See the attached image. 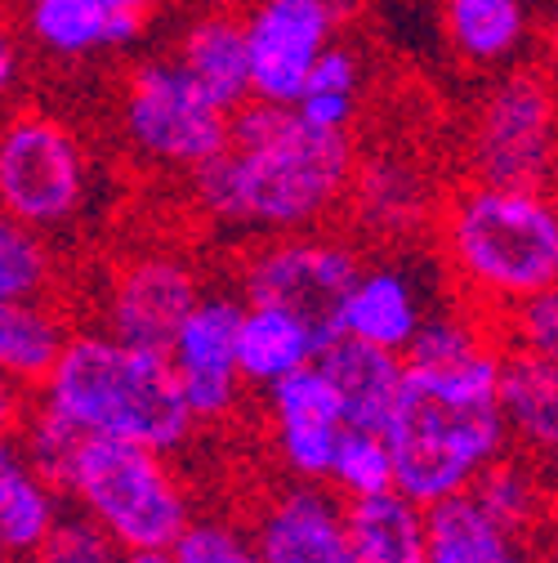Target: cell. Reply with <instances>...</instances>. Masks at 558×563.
I'll use <instances>...</instances> for the list:
<instances>
[{"label": "cell", "instance_id": "obj_1", "mask_svg": "<svg viewBox=\"0 0 558 563\" xmlns=\"http://www.w3.org/2000/svg\"><path fill=\"white\" fill-rule=\"evenodd\" d=\"M354 162V134L313 130L295 108L250 99L228 112V148L188 175L192 206L233 233H309L344 206Z\"/></svg>", "mask_w": 558, "mask_h": 563}, {"label": "cell", "instance_id": "obj_2", "mask_svg": "<svg viewBox=\"0 0 558 563\" xmlns=\"http://www.w3.org/2000/svg\"><path fill=\"white\" fill-rule=\"evenodd\" d=\"M501 354L505 349H487L460 367H402L380 439L393 461V492L415 510L465 497L473 478L510 452L496 407Z\"/></svg>", "mask_w": 558, "mask_h": 563}, {"label": "cell", "instance_id": "obj_3", "mask_svg": "<svg viewBox=\"0 0 558 563\" xmlns=\"http://www.w3.org/2000/svg\"><path fill=\"white\" fill-rule=\"evenodd\" d=\"M81 439H116L161 456L192 443L197 426L166 354L130 349L99 327H72L45 380L27 394Z\"/></svg>", "mask_w": 558, "mask_h": 563}, {"label": "cell", "instance_id": "obj_4", "mask_svg": "<svg viewBox=\"0 0 558 563\" xmlns=\"http://www.w3.org/2000/svg\"><path fill=\"white\" fill-rule=\"evenodd\" d=\"M434 216L443 264L465 296V309L482 322L554 291L558 210L549 188H501L469 179Z\"/></svg>", "mask_w": 558, "mask_h": 563}, {"label": "cell", "instance_id": "obj_5", "mask_svg": "<svg viewBox=\"0 0 558 563\" xmlns=\"http://www.w3.org/2000/svg\"><path fill=\"white\" fill-rule=\"evenodd\" d=\"M58 492L116 550H170L197 515L170 456L116 439H81Z\"/></svg>", "mask_w": 558, "mask_h": 563}, {"label": "cell", "instance_id": "obj_6", "mask_svg": "<svg viewBox=\"0 0 558 563\" xmlns=\"http://www.w3.org/2000/svg\"><path fill=\"white\" fill-rule=\"evenodd\" d=\"M94 201V162L81 134L45 108L0 117V216L54 238L86 220Z\"/></svg>", "mask_w": 558, "mask_h": 563}, {"label": "cell", "instance_id": "obj_7", "mask_svg": "<svg viewBox=\"0 0 558 563\" xmlns=\"http://www.w3.org/2000/svg\"><path fill=\"white\" fill-rule=\"evenodd\" d=\"M121 130L144 162L188 175L228 148V112L205 99L175 58L130 67L121 86Z\"/></svg>", "mask_w": 558, "mask_h": 563}, {"label": "cell", "instance_id": "obj_8", "mask_svg": "<svg viewBox=\"0 0 558 563\" xmlns=\"http://www.w3.org/2000/svg\"><path fill=\"white\" fill-rule=\"evenodd\" d=\"M362 268V251L335 233H287L264 238L246 260L237 277V296L246 305H272L291 318H300L322 344L335 335L339 300L348 282Z\"/></svg>", "mask_w": 558, "mask_h": 563}, {"label": "cell", "instance_id": "obj_9", "mask_svg": "<svg viewBox=\"0 0 558 563\" xmlns=\"http://www.w3.org/2000/svg\"><path fill=\"white\" fill-rule=\"evenodd\" d=\"M469 175L501 188H549L554 179V86L536 67L505 73L478 103Z\"/></svg>", "mask_w": 558, "mask_h": 563}, {"label": "cell", "instance_id": "obj_10", "mask_svg": "<svg viewBox=\"0 0 558 563\" xmlns=\"http://www.w3.org/2000/svg\"><path fill=\"white\" fill-rule=\"evenodd\" d=\"M354 14V0H250L242 10V41L250 67V99L291 108L309 67Z\"/></svg>", "mask_w": 558, "mask_h": 563}, {"label": "cell", "instance_id": "obj_11", "mask_svg": "<svg viewBox=\"0 0 558 563\" xmlns=\"http://www.w3.org/2000/svg\"><path fill=\"white\" fill-rule=\"evenodd\" d=\"M237 318L242 296L237 291H201L197 305L183 313L166 358L179 380V398L192 416V426H220L242 407V380H237Z\"/></svg>", "mask_w": 558, "mask_h": 563}, {"label": "cell", "instance_id": "obj_12", "mask_svg": "<svg viewBox=\"0 0 558 563\" xmlns=\"http://www.w3.org/2000/svg\"><path fill=\"white\" fill-rule=\"evenodd\" d=\"M201 296V273L170 251H144L130 255L112 277H108V296H103V322L112 340L130 349H153L166 354L183 313Z\"/></svg>", "mask_w": 558, "mask_h": 563}, {"label": "cell", "instance_id": "obj_13", "mask_svg": "<svg viewBox=\"0 0 558 563\" xmlns=\"http://www.w3.org/2000/svg\"><path fill=\"white\" fill-rule=\"evenodd\" d=\"M425 268L406 255H384V260H362L358 277L348 282V291L339 300L335 335L362 340L384 354H398L411 344V335L421 331V322L434 313L425 296Z\"/></svg>", "mask_w": 558, "mask_h": 563}, {"label": "cell", "instance_id": "obj_14", "mask_svg": "<svg viewBox=\"0 0 558 563\" xmlns=\"http://www.w3.org/2000/svg\"><path fill=\"white\" fill-rule=\"evenodd\" d=\"M259 563H344V501L326 483H277L246 528Z\"/></svg>", "mask_w": 558, "mask_h": 563}, {"label": "cell", "instance_id": "obj_15", "mask_svg": "<svg viewBox=\"0 0 558 563\" xmlns=\"http://www.w3.org/2000/svg\"><path fill=\"white\" fill-rule=\"evenodd\" d=\"M322 376L335 389L339 402V426L344 430H384V420L393 411L398 385H402V358L384 354V349H371L362 340H348V335H331L317 358Z\"/></svg>", "mask_w": 558, "mask_h": 563}, {"label": "cell", "instance_id": "obj_16", "mask_svg": "<svg viewBox=\"0 0 558 563\" xmlns=\"http://www.w3.org/2000/svg\"><path fill=\"white\" fill-rule=\"evenodd\" d=\"M348 206H354L358 224H367L380 238H406L434 220V188L425 170L406 162L402 153H380L367 162H354V179H348Z\"/></svg>", "mask_w": 558, "mask_h": 563}, {"label": "cell", "instance_id": "obj_17", "mask_svg": "<svg viewBox=\"0 0 558 563\" xmlns=\"http://www.w3.org/2000/svg\"><path fill=\"white\" fill-rule=\"evenodd\" d=\"M496 407L505 420L510 448L549 465V456L558 448V372H554V358L505 349L501 376H496Z\"/></svg>", "mask_w": 558, "mask_h": 563}, {"label": "cell", "instance_id": "obj_18", "mask_svg": "<svg viewBox=\"0 0 558 563\" xmlns=\"http://www.w3.org/2000/svg\"><path fill=\"white\" fill-rule=\"evenodd\" d=\"M175 63L188 73V81L211 99L220 112H237L250 103V67H246V41H242V14L205 10L188 23Z\"/></svg>", "mask_w": 558, "mask_h": 563}, {"label": "cell", "instance_id": "obj_19", "mask_svg": "<svg viewBox=\"0 0 558 563\" xmlns=\"http://www.w3.org/2000/svg\"><path fill=\"white\" fill-rule=\"evenodd\" d=\"M322 340L291 313L272 309V305H246L242 300V318H237V380L242 389H268L272 380H282L287 372L304 367L317 358Z\"/></svg>", "mask_w": 558, "mask_h": 563}, {"label": "cell", "instance_id": "obj_20", "mask_svg": "<svg viewBox=\"0 0 558 563\" xmlns=\"http://www.w3.org/2000/svg\"><path fill=\"white\" fill-rule=\"evenodd\" d=\"M23 32L54 58H90L138 41V23L116 19L103 0H27Z\"/></svg>", "mask_w": 558, "mask_h": 563}, {"label": "cell", "instance_id": "obj_21", "mask_svg": "<svg viewBox=\"0 0 558 563\" xmlns=\"http://www.w3.org/2000/svg\"><path fill=\"white\" fill-rule=\"evenodd\" d=\"M344 563H429L425 510L398 492L344 501Z\"/></svg>", "mask_w": 558, "mask_h": 563}, {"label": "cell", "instance_id": "obj_22", "mask_svg": "<svg viewBox=\"0 0 558 563\" xmlns=\"http://www.w3.org/2000/svg\"><path fill=\"white\" fill-rule=\"evenodd\" d=\"M443 32L465 67H505L527 45V0H443Z\"/></svg>", "mask_w": 558, "mask_h": 563}, {"label": "cell", "instance_id": "obj_23", "mask_svg": "<svg viewBox=\"0 0 558 563\" xmlns=\"http://www.w3.org/2000/svg\"><path fill=\"white\" fill-rule=\"evenodd\" d=\"M465 497L492 519L501 532H510L514 541H536V532L545 528V510H549V483L540 478L536 461L523 452H505L501 461H492Z\"/></svg>", "mask_w": 558, "mask_h": 563}, {"label": "cell", "instance_id": "obj_24", "mask_svg": "<svg viewBox=\"0 0 558 563\" xmlns=\"http://www.w3.org/2000/svg\"><path fill=\"white\" fill-rule=\"evenodd\" d=\"M425 550L429 563H540L536 545L501 532L469 497L425 510Z\"/></svg>", "mask_w": 558, "mask_h": 563}, {"label": "cell", "instance_id": "obj_25", "mask_svg": "<svg viewBox=\"0 0 558 563\" xmlns=\"http://www.w3.org/2000/svg\"><path fill=\"white\" fill-rule=\"evenodd\" d=\"M67 331H72V318L63 313L58 300H36V305L0 300V376L32 394L54 367Z\"/></svg>", "mask_w": 558, "mask_h": 563}, {"label": "cell", "instance_id": "obj_26", "mask_svg": "<svg viewBox=\"0 0 558 563\" xmlns=\"http://www.w3.org/2000/svg\"><path fill=\"white\" fill-rule=\"evenodd\" d=\"M362 77H367V67L354 45H344V41L326 45L291 103L295 117L326 134H354L358 112H362Z\"/></svg>", "mask_w": 558, "mask_h": 563}, {"label": "cell", "instance_id": "obj_27", "mask_svg": "<svg viewBox=\"0 0 558 563\" xmlns=\"http://www.w3.org/2000/svg\"><path fill=\"white\" fill-rule=\"evenodd\" d=\"M0 300H58V260L49 238L23 229L10 216H0Z\"/></svg>", "mask_w": 558, "mask_h": 563}, {"label": "cell", "instance_id": "obj_28", "mask_svg": "<svg viewBox=\"0 0 558 563\" xmlns=\"http://www.w3.org/2000/svg\"><path fill=\"white\" fill-rule=\"evenodd\" d=\"M63 492L54 483H45L41 474H32L14 497L0 506V559H36L49 541V532L58 528L63 510Z\"/></svg>", "mask_w": 558, "mask_h": 563}, {"label": "cell", "instance_id": "obj_29", "mask_svg": "<svg viewBox=\"0 0 558 563\" xmlns=\"http://www.w3.org/2000/svg\"><path fill=\"white\" fill-rule=\"evenodd\" d=\"M326 487L339 501H367V497L393 492V461H389L384 439L376 430H344L339 426Z\"/></svg>", "mask_w": 558, "mask_h": 563}, {"label": "cell", "instance_id": "obj_30", "mask_svg": "<svg viewBox=\"0 0 558 563\" xmlns=\"http://www.w3.org/2000/svg\"><path fill=\"white\" fill-rule=\"evenodd\" d=\"M335 439L339 426H326V420H268L272 461L295 483H326Z\"/></svg>", "mask_w": 558, "mask_h": 563}, {"label": "cell", "instance_id": "obj_31", "mask_svg": "<svg viewBox=\"0 0 558 563\" xmlns=\"http://www.w3.org/2000/svg\"><path fill=\"white\" fill-rule=\"evenodd\" d=\"M170 563H259V554L237 519L192 515L170 545Z\"/></svg>", "mask_w": 558, "mask_h": 563}, {"label": "cell", "instance_id": "obj_32", "mask_svg": "<svg viewBox=\"0 0 558 563\" xmlns=\"http://www.w3.org/2000/svg\"><path fill=\"white\" fill-rule=\"evenodd\" d=\"M264 407H268V420H326V426H339L335 389L317 363H304L282 380H272L264 389Z\"/></svg>", "mask_w": 558, "mask_h": 563}, {"label": "cell", "instance_id": "obj_33", "mask_svg": "<svg viewBox=\"0 0 558 563\" xmlns=\"http://www.w3.org/2000/svg\"><path fill=\"white\" fill-rule=\"evenodd\" d=\"M492 331H496L501 349H518V354L554 358L558 354V300H554V291H540V296L505 309Z\"/></svg>", "mask_w": 558, "mask_h": 563}, {"label": "cell", "instance_id": "obj_34", "mask_svg": "<svg viewBox=\"0 0 558 563\" xmlns=\"http://www.w3.org/2000/svg\"><path fill=\"white\" fill-rule=\"evenodd\" d=\"M36 563H121V550L81 515H63Z\"/></svg>", "mask_w": 558, "mask_h": 563}, {"label": "cell", "instance_id": "obj_35", "mask_svg": "<svg viewBox=\"0 0 558 563\" xmlns=\"http://www.w3.org/2000/svg\"><path fill=\"white\" fill-rule=\"evenodd\" d=\"M23 77H27V54H23V41L14 32V23L0 14V112H5L19 90H23Z\"/></svg>", "mask_w": 558, "mask_h": 563}, {"label": "cell", "instance_id": "obj_36", "mask_svg": "<svg viewBox=\"0 0 558 563\" xmlns=\"http://www.w3.org/2000/svg\"><path fill=\"white\" fill-rule=\"evenodd\" d=\"M36 470L27 465V456H23V443L14 439V434H5V439H0V506H5L10 497H14V492L32 478Z\"/></svg>", "mask_w": 558, "mask_h": 563}, {"label": "cell", "instance_id": "obj_37", "mask_svg": "<svg viewBox=\"0 0 558 563\" xmlns=\"http://www.w3.org/2000/svg\"><path fill=\"white\" fill-rule=\"evenodd\" d=\"M23 416H27V389H19V385H10L5 376H0V439L19 434Z\"/></svg>", "mask_w": 558, "mask_h": 563}, {"label": "cell", "instance_id": "obj_38", "mask_svg": "<svg viewBox=\"0 0 558 563\" xmlns=\"http://www.w3.org/2000/svg\"><path fill=\"white\" fill-rule=\"evenodd\" d=\"M103 5H108L116 19H130V23L144 27V23L153 19V10H157V0H103Z\"/></svg>", "mask_w": 558, "mask_h": 563}, {"label": "cell", "instance_id": "obj_39", "mask_svg": "<svg viewBox=\"0 0 558 563\" xmlns=\"http://www.w3.org/2000/svg\"><path fill=\"white\" fill-rule=\"evenodd\" d=\"M121 563H170V550H121Z\"/></svg>", "mask_w": 558, "mask_h": 563}, {"label": "cell", "instance_id": "obj_40", "mask_svg": "<svg viewBox=\"0 0 558 563\" xmlns=\"http://www.w3.org/2000/svg\"><path fill=\"white\" fill-rule=\"evenodd\" d=\"M250 0H211V10H228V14H242Z\"/></svg>", "mask_w": 558, "mask_h": 563}, {"label": "cell", "instance_id": "obj_41", "mask_svg": "<svg viewBox=\"0 0 558 563\" xmlns=\"http://www.w3.org/2000/svg\"><path fill=\"white\" fill-rule=\"evenodd\" d=\"M0 563H36V559H0Z\"/></svg>", "mask_w": 558, "mask_h": 563}]
</instances>
